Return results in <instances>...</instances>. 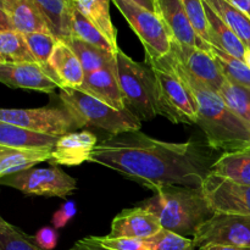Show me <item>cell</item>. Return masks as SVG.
<instances>
[{
  "mask_svg": "<svg viewBox=\"0 0 250 250\" xmlns=\"http://www.w3.org/2000/svg\"><path fill=\"white\" fill-rule=\"evenodd\" d=\"M89 161L155 192L164 186L202 188L216 159L212 148L200 142L170 143L137 131L98 143Z\"/></svg>",
  "mask_w": 250,
  "mask_h": 250,
  "instance_id": "obj_1",
  "label": "cell"
},
{
  "mask_svg": "<svg viewBox=\"0 0 250 250\" xmlns=\"http://www.w3.org/2000/svg\"><path fill=\"white\" fill-rule=\"evenodd\" d=\"M170 55L194 95L198 105L197 125L204 132L208 146L224 151L250 146V125L227 106L219 93L190 76L171 51Z\"/></svg>",
  "mask_w": 250,
  "mask_h": 250,
  "instance_id": "obj_2",
  "label": "cell"
},
{
  "mask_svg": "<svg viewBox=\"0 0 250 250\" xmlns=\"http://www.w3.org/2000/svg\"><path fill=\"white\" fill-rule=\"evenodd\" d=\"M154 193L139 207L153 212L164 229L180 236H193L215 214L202 188L164 186Z\"/></svg>",
  "mask_w": 250,
  "mask_h": 250,
  "instance_id": "obj_3",
  "label": "cell"
},
{
  "mask_svg": "<svg viewBox=\"0 0 250 250\" xmlns=\"http://www.w3.org/2000/svg\"><path fill=\"white\" fill-rule=\"evenodd\" d=\"M155 78V107L158 116L172 124L197 125L198 105L189 85L178 71L171 55L146 60Z\"/></svg>",
  "mask_w": 250,
  "mask_h": 250,
  "instance_id": "obj_4",
  "label": "cell"
},
{
  "mask_svg": "<svg viewBox=\"0 0 250 250\" xmlns=\"http://www.w3.org/2000/svg\"><path fill=\"white\" fill-rule=\"evenodd\" d=\"M59 98L80 128L94 127L110 136H117L126 132H137L142 127L141 120L129 110L114 109L76 88H62Z\"/></svg>",
  "mask_w": 250,
  "mask_h": 250,
  "instance_id": "obj_5",
  "label": "cell"
},
{
  "mask_svg": "<svg viewBox=\"0 0 250 250\" xmlns=\"http://www.w3.org/2000/svg\"><path fill=\"white\" fill-rule=\"evenodd\" d=\"M115 56L125 107L141 121L155 119L158 116L155 107V78L150 66L146 62H137L120 48Z\"/></svg>",
  "mask_w": 250,
  "mask_h": 250,
  "instance_id": "obj_6",
  "label": "cell"
},
{
  "mask_svg": "<svg viewBox=\"0 0 250 250\" xmlns=\"http://www.w3.org/2000/svg\"><path fill=\"white\" fill-rule=\"evenodd\" d=\"M144 46L146 60H159L168 55L172 37L156 12L132 0H112Z\"/></svg>",
  "mask_w": 250,
  "mask_h": 250,
  "instance_id": "obj_7",
  "label": "cell"
},
{
  "mask_svg": "<svg viewBox=\"0 0 250 250\" xmlns=\"http://www.w3.org/2000/svg\"><path fill=\"white\" fill-rule=\"evenodd\" d=\"M195 248L234 247L250 250V216L215 212L193 234Z\"/></svg>",
  "mask_w": 250,
  "mask_h": 250,
  "instance_id": "obj_8",
  "label": "cell"
},
{
  "mask_svg": "<svg viewBox=\"0 0 250 250\" xmlns=\"http://www.w3.org/2000/svg\"><path fill=\"white\" fill-rule=\"evenodd\" d=\"M0 182L24 194L66 198L77 189V181L59 166L21 171L1 178Z\"/></svg>",
  "mask_w": 250,
  "mask_h": 250,
  "instance_id": "obj_9",
  "label": "cell"
},
{
  "mask_svg": "<svg viewBox=\"0 0 250 250\" xmlns=\"http://www.w3.org/2000/svg\"><path fill=\"white\" fill-rule=\"evenodd\" d=\"M0 122L54 137H62L80 128L65 107L0 109Z\"/></svg>",
  "mask_w": 250,
  "mask_h": 250,
  "instance_id": "obj_10",
  "label": "cell"
},
{
  "mask_svg": "<svg viewBox=\"0 0 250 250\" xmlns=\"http://www.w3.org/2000/svg\"><path fill=\"white\" fill-rule=\"evenodd\" d=\"M202 189L214 212L250 216V186L210 173Z\"/></svg>",
  "mask_w": 250,
  "mask_h": 250,
  "instance_id": "obj_11",
  "label": "cell"
},
{
  "mask_svg": "<svg viewBox=\"0 0 250 250\" xmlns=\"http://www.w3.org/2000/svg\"><path fill=\"white\" fill-rule=\"evenodd\" d=\"M0 82L11 88L53 93L61 84L50 67L39 62L0 63Z\"/></svg>",
  "mask_w": 250,
  "mask_h": 250,
  "instance_id": "obj_12",
  "label": "cell"
},
{
  "mask_svg": "<svg viewBox=\"0 0 250 250\" xmlns=\"http://www.w3.org/2000/svg\"><path fill=\"white\" fill-rule=\"evenodd\" d=\"M171 54L190 76L219 92L225 77L211 53L172 41Z\"/></svg>",
  "mask_w": 250,
  "mask_h": 250,
  "instance_id": "obj_13",
  "label": "cell"
},
{
  "mask_svg": "<svg viewBox=\"0 0 250 250\" xmlns=\"http://www.w3.org/2000/svg\"><path fill=\"white\" fill-rule=\"evenodd\" d=\"M156 14L161 17L172 41L183 45L195 46L203 50L211 51V48L198 37L193 29L181 0H154Z\"/></svg>",
  "mask_w": 250,
  "mask_h": 250,
  "instance_id": "obj_14",
  "label": "cell"
},
{
  "mask_svg": "<svg viewBox=\"0 0 250 250\" xmlns=\"http://www.w3.org/2000/svg\"><path fill=\"white\" fill-rule=\"evenodd\" d=\"M76 89L110 105L116 110L126 109L117 77L116 59L109 65L85 75L83 83Z\"/></svg>",
  "mask_w": 250,
  "mask_h": 250,
  "instance_id": "obj_15",
  "label": "cell"
},
{
  "mask_svg": "<svg viewBox=\"0 0 250 250\" xmlns=\"http://www.w3.org/2000/svg\"><path fill=\"white\" fill-rule=\"evenodd\" d=\"M163 229L158 217L141 207L126 209L114 217L109 237L149 239Z\"/></svg>",
  "mask_w": 250,
  "mask_h": 250,
  "instance_id": "obj_16",
  "label": "cell"
},
{
  "mask_svg": "<svg viewBox=\"0 0 250 250\" xmlns=\"http://www.w3.org/2000/svg\"><path fill=\"white\" fill-rule=\"evenodd\" d=\"M97 144V136L90 131L71 132L58 139L49 163L53 166L82 165L85 161H89L90 154Z\"/></svg>",
  "mask_w": 250,
  "mask_h": 250,
  "instance_id": "obj_17",
  "label": "cell"
},
{
  "mask_svg": "<svg viewBox=\"0 0 250 250\" xmlns=\"http://www.w3.org/2000/svg\"><path fill=\"white\" fill-rule=\"evenodd\" d=\"M1 4L15 31L22 34L34 32L51 33L45 17L32 0H1Z\"/></svg>",
  "mask_w": 250,
  "mask_h": 250,
  "instance_id": "obj_18",
  "label": "cell"
},
{
  "mask_svg": "<svg viewBox=\"0 0 250 250\" xmlns=\"http://www.w3.org/2000/svg\"><path fill=\"white\" fill-rule=\"evenodd\" d=\"M49 67L55 73L62 88H78L84 80V71L77 55L62 39H58L49 59Z\"/></svg>",
  "mask_w": 250,
  "mask_h": 250,
  "instance_id": "obj_19",
  "label": "cell"
},
{
  "mask_svg": "<svg viewBox=\"0 0 250 250\" xmlns=\"http://www.w3.org/2000/svg\"><path fill=\"white\" fill-rule=\"evenodd\" d=\"M53 148L16 149L0 146V180L6 176L28 170L34 165L49 161Z\"/></svg>",
  "mask_w": 250,
  "mask_h": 250,
  "instance_id": "obj_20",
  "label": "cell"
},
{
  "mask_svg": "<svg viewBox=\"0 0 250 250\" xmlns=\"http://www.w3.org/2000/svg\"><path fill=\"white\" fill-rule=\"evenodd\" d=\"M45 17L51 33L56 39L72 37V0H32Z\"/></svg>",
  "mask_w": 250,
  "mask_h": 250,
  "instance_id": "obj_21",
  "label": "cell"
},
{
  "mask_svg": "<svg viewBox=\"0 0 250 250\" xmlns=\"http://www.w3.org/2000/svg\"><path fill=\"white\" fill-rule=\"evenodd\" d=\"M211 173L239 185L250 186V146L225 151L214 163Z\"/></svg>",
  "mask_w": 250,
  "mask_h": 250,
  "instance_id": "obj_22",
  "label": "cell"
},
{
  "mask_svg": "<svg viewBox=\"0 0 250 250\" xmlns=\"http://www.w3.org/2000/svg\"><path fill=\"white\" fill-rule=\"evenodd\" d=\"M60 137L28 131L15 125L0 122V146L16 149L54 148Z\"/></svg>",
  "mask_w": 250,
  "mask_h": 250,
  "instance_id": "obj_23",
  "label": "cell"
},
{
  "mask_svg": "<svg viewBox=\"0 0 250 250\" xmlns=\"http://www.w3.org/2000/svg\"><path fill=\"white\" fill-rule=\"evenodd\" d=\"M205 10L209 20V37L211 46H216L229 53V55L243 60L247 50L246 45L239 41L234 32L222 21L221 17L207 2H205Z\"/></svg>",
  "mask_w": 250,
  "mask_h": 250,
  "instance_id": "obj_24",
  "label": "cell"
},
{
  "mask_svg": "<svg viewBox=\"0 0 250 250\" xmlns=\"http://www.w3.org/2000/svg\"><path fill=\"white\" fill-rule=\"evenodd\" d=\"M76 9L87 17L111 43L115 50L119 49L117 31L110 15V0H72Z\"/></svg>",
  "mask_w": 250,
  "mask_h": 250,
  "instance_id": "obj_25",
  "label": "cell"
},
{
  "mask_svg": "<svg viewBox=\"0 0 250 250\" xmlns=\"http://www.w3.org/2000/svg\"><path fill=\"white\" fill-rule=\"evenodd\" d=\"M222 21L234 32L239 41L250 49V17L227 0H204Z\"/></svg>",
  "mask_w": 250,
  "mask_h": 250,
  "instance_id": "obj_26",
  "label": "cell"
},
{
  "mask_svg": "<svg viewBox=\"0 0 250 250\" xmlns=\"http://www.w3.org/2000/svg\"><path fill=\"white\" fill-rule=\"evenodd\" d=\"M65 42L72 49L73 53L77 55L85 75L109 65L116 59L114 53L90 45V44L85 43V42L81 41L76 37H70V38L65 39Z\"/></svg>",
  "mask_w": 250,
  "mask_h": 250,
  "instance_id": "obj_27",
  "label": "cell"
},
{
  "mask_svg": "<svg viewBox=\"0 0 250 250\" xmlns=\"http://www.w3.org/2000/svg\"><path fill=\"white\" fill-rule=\"evenodd\" d=\"M17 62H37L24 39V34L15 29L0 31V63Z\"/></svg>",
  "mask_w": 250,
  "mask_h": 250,
  "instance_id": "obj_28",
  "label": "cell"
},
{
  "mask_svg": "<svg viewBox=\"0 0 250 250\" xmlns=\"http://www.w3.org/2000/svg\"><path fill=\"white\" fill-rule=\"evenodd\" d=\"M217 93L234 114L250 125V88L225 78Z\"/></svg>",
  "mask_w": 250,
  "mask_h": 250,
  "instance_id": "obj_29",
  "label": "cell"
},
{
  "mask_svg": "<svg viewBox=\"0 0 250 250\" xmlns=\"http://www.w3.org/2000/svg\"><path fill=\"white\" fill-rule=\"evenodd\" d=\"M210 53L216 60L217 65L226 80L250 88V68L244 62V60L234 58L216 46H211Z\"/></svg>",
  "mask_w": 250,
  "mask_h": 250,
  "instance_id": "obj_30",
  "label": "cell"
},
{
  "mask_svg": "<svg viewBox=\"0 0 250 250\" xmlns=\"http://www.w3.org/2000/svg\"><path fill=\"white\" fill-rule=\"evenodd\" d=\"M72 37L81 39L85 43L94 45L97 48L104 49L110 53L116 54L114 46L111 45L106 37L87 19L83 16L77 9H73L72 12Z\"/></svg>",
  "mask_w": 250,
  "mask_h": 250,
  "instance_id": "obj_31",
  "label": "cell"
},
{
  "mask_svg": "<svg viewBox=\"0 0 250 250\" xmlns=\"http://www.w3.org/2000/svg\"><path fill=\"white\" fill-rule=\"evenodd\" d=\"M0 250H44L17 227L4 221L0 225Z\"/></svg>",
  "mask_w": 250,
  "mask_h": 250,
  "instance_id": "obj_32",
  "label": "cell"
},
{
  "mask_svg": "<svg viewBox=\"0 0 250 250\" xmlns=\"http://www.w3.org/2000/svg\"><path fill=\"white\" fill-rule=\"evenodd\" d=\"M193 29L207 45L211 48L209 37V20L204 0H181Z\"/></svg>",
  "mask_w": 250,
  "mask_h": 250,
  "instance_id": "obj_33",
  "label": "cell"
},
{
  "mask_svg": "<svg viewBox=\"0 0 250 250\" xmlns=\"http://www.w3.org/2000/svg\"><path fill=\"white\" fill-rule=\"evenodd\" d=\"M28 48L37 62L49 67V59L53 54L58 39L48 32H34V33L24 34Z\"/></svg>",
  "mask_w": 250,
  "mask_h": 250,
  "instance_id": "obj_34",
  "label": "cell"
},
{
  "mask_svg": "<svg viewBox=\"0 0 250 250\" xmlns=\"http://www.w3.org/2000/svg\"><path fill=\"white\" fill-rule=\"evenodd\" d=\"M151 250H194L195 246L193 239L180 236L177 233L161 229L155 236L148 239Z\"/></svg>",
  "mask_w": 250,
  "mask_h": 250,
  "instance_id": "obj_35",
  "label": "cell"
},
{
  "mask_svg": "<svg viewBox=\"0 0 250 250\" xmlns=\"http://www.w3.org/2000/svg\"><path fill=\"white\" fill-rule=\"evenodd\" d=\"M97 238L103 247L109 250H151L148 239L112 238L109 236Z\"/></svg>",
  "mask_w": 250,
  "mask_h": 250,
  "instance_id": "obj_36",
  "label": "cell"
},
{
  "mask_svg": "<svg viewBox=\"0 0 250 250\" xmlns=\"http://www.w3.org/2000/svg\"><path fill=\"white\" fill-rule=\"evenodd\" d=\"M37 244L44 250H53L56 247L59 241V234L56 229L51 227H43L39 229L34 236Z\"/></svg>",
  "mask_w": 250,
  "mask_h": 250,
  "instance_id": "obj_37",
  "label": "cell"
},
{
  "mask_svg": "<svg viewBox=\"0 0 250 250\" xmlns=\"http://www.w3.org/2000/svg\"><path fill=\"white\" fill-rule=\"evenodd\" d=\"M76 211H77V209H76L75 204H73L72 202L65 203V204L54 214L53 219H51V224H53L54 229H59L65 227L66 225L71 221V219L75 216Z\"/></svg>",
  "mask_w": 250,
  "mask_h": 250,
  "instance_id": "obj_38",
  "label": "cell"
},
{
  "mask_svg": "<svg viewBox=\"0 0 250 250\" xmlns=\"http://www.w3.org/2000/svg\"><path fill=\"white\" fill-rule=\"evenodd\" d=\"M70 250H109V249L103 247L102 244H100V242L98 241L97 237L90 236L76 242L75 246H73Z\"/></svg>",
  "mask_w": 250,
  "mask_h": 250,
  "instance_id": "obj_39",
  "label": "cell"
},
{
  "mask_svg": "<svg viewBox=\"0 0 250 250\" xmlns=\"http://www.w3.org/2000/svg\"><path fill=\"white\" fill-rule=\"evenodd\" d=\"M227 1L231 2L233 6H236L237 9H239L250 17V0H227Z\"/></svg>",
  "mask_w": 250,
  "mask_h": 250,
  "instance_id": "obj_40",
  "label": "cell"
},
{
  "mask_svg": "<svg viewBox=\"0 0 250 250\" xmlns=\"http://www.w3.org/2000/svg\"><path fill=\"white\" fill-rule=\"evenodd\" d=\"M10 29H14V27L4 10L0 7V31H10Z\"/></svg>",
  "mask_w": 250,
  "mask_h": 250,
  "instance_id": "obj_41",
  "label": "cell"
},
{
  "mask_svg": "<svg viewBox=\"0 0 250 250\" xmlns=\"http://www.w3.org/2000/svg\"><path fill=\"white\" fill-rule=\"evenodd\" d=\"M136 4L141 5V6L146 7V9L150 10V11L156 12V7H155V1L154 0H132Z\"/></svg>",
  "mask_w": 250,
  "mask_h": 250,
  "instance_id": "obj_42",
  "label": "cell"
},
{
  "mask_svg": "<svg viewBox=\"0 0 250 250\" xmlns=\"http://www.w3.org/2000/svg\"><path fill=\"white\" fill-rule=\"evenodd\" d=\"M207 250H249V249H242V248H234V247H221V246H216V247H210Z\"/></svg>",
  "mask_w": 250,
  "mask_h": 250,
  "instance_id": "obj_43",
  "label": "cell"
},
{
  "mask_svg": "<svg viewBox=\"0 0 250 250\" xmlns=\"http://www.w3.org/2000/svg\"><path fill=\"white\" fill-rule=\"evenodd\" d=\"M244 62L247 63V66L250 68V49H247L246 54H244V58H243Z\"/></svg>",
  "mask_w": 250,
  "mask_h": 250,
  "instance_id": "obj_44",
  "label": "cell"
},
{
  "mask_svg": "<svg viewBox=\"0 0 250 250\" xmlns=\"http://www.w3.org/2000/svg\"><path fill=\"white\" fill-rule=\"evenodd\" d=\"M5 221V220L4 219H2V217L1 216H0V225H1L2 224V222H4Z\"/></svg>",
  "mask_w": 250,
  "mask_h": 250,
  "instance_id": "obj_45",
  "label": "cell"
},
{
  "mask_svg": "<svg viewBox=\"0 0 250 250\" xmlns=\"http://www.w3.org/2000/svg\"><path fill=\"white\" fill-rule=\"evenodd\" d=\"M0 7H1V9H2V4H1V0H0Z\"/></svg>",
  "mask_w": 250,
  "mask_h": 250,
  "instance_id": "obj_46",
  "label": "cell"
}]
</instances>
